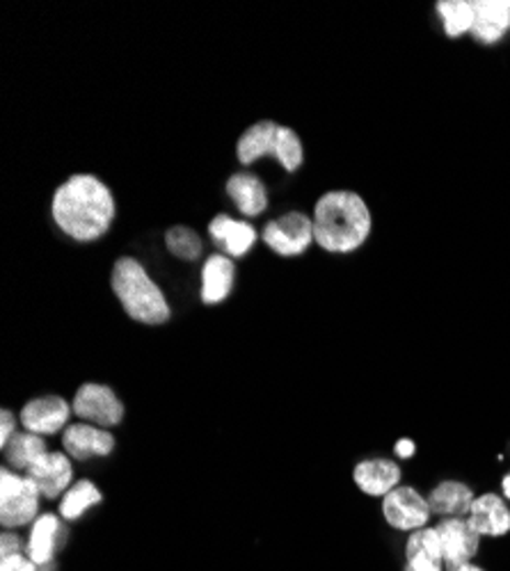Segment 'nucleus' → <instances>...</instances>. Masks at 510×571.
I'll return each instance as SVG.
<instances>
[{
    "label": "nucleus",
    "instance_id": "f257e3e1",
    "mask_svg": "<svg viewBox=\"0 0 510 571\" xmlns=\"http://www.w3.org/2000/svg\"><path fill=\"white\" fill-rule=\"evenodd\" d=\"M51 215L69 238L95 243L108 234L115 220V199L101 179L74 175L55 190Z\"/></svg>",
    "mask_w": 510,
    "mask_h": 571
},
{
    "label": "nucleus",
    "instance_id": "f03ea898",
    "mask_svg": "<svg viewBox=\"0 0 510 571\" xmlns=\"http://www.w3.org/2000/svg\"><path fill=\"white\" fill-rule=\"evenodd\" d=\"M314 238L330 254L357 251L372 236L374 217L362 194L353 190H330L314 206Z\"/></svg>",
    "mask_w": 510,
    "mask_h": 571
},
{
    "label": "nucleus",
    "instance_id": "7ed1b4c3",
    "mask_svg": "<svg viewBox=\"0 0 510 571\" xmlns=\"http://www.w3.org/2000/svg\"><path fill=\"white\" fill-rule=\"evenodd\" d=\"M112 291L129 313V318L143 325H163L169 321V304L145 266L124 256L112 268Z\"/></svg>",
    "mask_w": 510,
    "mask_h": 571
},
{
    "label": "nucleus",
    "instance_id": "20e7f679",
    "mask_svg": "<svg viewBox=\"0 0 510 571\" xmlns=\"http://www.w3.org/2000/svg\"><path fill=\"white\" fill-rule=\"evenodd\" d=\"M241 165H252L264 156H275L287 171H296L304 160V149L298 133L275 122H259L250 126L236 145Z\"/></svg>",
    "mask_w": 510,
    "mask_h": 571
},
{
    "label": "nucleus",
    "instance_id": "39448f33",
    "mask_svg": "<svg viewBox=\"0 0 510 571\" xmlns=\"http://www.w3.org/2000/svg\"><path fill=\"white\" fill-rule=\"evenodd\" d=\"M40 490L27 475L10 469L0 471V524L3 528H21L37 517Z\"/></svg>",
    "mask_w": 510,
    "mask_h": 571
},
{
    "label": "nucleus",
    "instance_id": "423d86ee",
    "mask_svg": "<svg viewBox=\"0 0 510 571\" xmlns=\"http://www.w3.org/2000/svg\"><path fill=\"white\" fill-rule=\"evenodd\" d=\"M264 240L279 256H300L311 247V243H317L314 222L298 211L287 213L266 224Z\"/></svg>",
    "mask_w": 510,
    "mask_h": 571
},
{
    "label": "nucleus",
    "instance_id": "0eeeda50",
    "mask_svg": "<svg viewBox=\"0 0 510 571\" xmlns=\"http://www.w3.org/2000/svg\"><path fill=\"white\" fill-rule=\"evenodd\" d=\"M382 514L391 528L414 533L419 528H426L433 512L429 499H423L412 488H401L399 484L382 499Z\"/></svg>",
    "mask_w": 510,
    "mask_h": 571
},
{
    "label": "nucleus",
    "instance_id": "6e6552de",
    "mask_svg": "<svg viewBox=\"0 0 510 571\" xmlns=\"http://www.w3.org/2000/svg\"><path fill=\"white\" fill-rule=\"evenodd\" d=\"M74 412L99 427H115L124 418L120 398L103 384H82L74 398Z\"/></svg>",
    "mask_w": 510,
    "mask_h": 571
},
{
    "label": "nucleus",
    "instance_id": "1a4fd4ad",
    "mask_svg": "<svg viewBox=\"0 0 510 571\" xmlns=\"http://www.w3.org/2000/svg\"><path fill=\"white\" fill-rule=\"evenodd\" d=\"M435 530L440 535L442 556L448 571L472 562L480 545V535L469 526L467 519H442Z\"/></svg>",
    "mask_w": 510,
    "mask_h": 571
},
{
    "label": "nucleus",
    "instance_id": "9d476101",
    "mask_svg": "<svg viewBox=\"0 0 510 571\" xmlns=\"http://www.w3.org/2000/svg\"><path fill=\"white\" fill-rule=\"evenodd\" d=\"M69 403L60 395H44L35 398L31 403H25L21 412V423L25 433L33 435H55L60 433L69 421Z\"/></svg>",
    "mask_w": 510,
    "mask_h": 571
},
{
    "label": "nucleus",
    "instance_id": "9b49d317",
    "mask_svg": "<svg viewBox=\"0 0 510 571\" xmlns=\"http://www.w3.org/2000/svg\"><path fill=\"white\" fill-rule=\"evenodd\" d=\"M25 475L37 484L42 496L58 499V496L67 494L69 482L74 478V469L65 452H46L31 469L25 471Z\"/></svg>",
    "mask_w": 510,
    "mask_h": 571
},
{
    "label": "nucleus",
    "instance_id": "f8f14e48",
    "mask_svg": "<svg viewBox=\"0 0 510 571\" xmlns=\"http://www.w3.org/2000/svg\"><path fill=\"white\" fill-rule=\"evenodd\" d=\"M476 23L472 37L480 44H497L510 33V0H474Z\"/></svg>",
    "mask_w": 510,
    "mask_h": 571
},
{
    "label": "nucleus",
    "instance_id": "ddd939ff",
    "mask_svg": "<svg viewBox=\"0 0 510 571\" xmlns=\"http://www.w3.org/2000/svg\"><path fill=\"white\" fill-rule=\"evenodd\" d=\"M65 450L74 460H92V457H106L115 448V437L101 427H92L88 423L69 425L63 437Z\"/></svg>",
    "mask_w": 510,
    "mask_h": 571
},
{
    "label": "nucleus",
    "instance_id": "4468645a",
    "mask_svg": "<svg viewBox=\"0 0 510 571\" xmlns=\"http://www.w3.org/2000/svg\"><path fill=\"white\" fill-rule=\"evenodd\" d=\"M467 522L480 537H501L510 530V510L501 496L484 494L474 499Z\"/></svg>",
    "mask_w": 510,
    "mask_h": 571
},
{
    "label": "nucleus",
    "instance_id": "2eb2a0df",
    "mask_svg": "<svg viewBox=\"0 0 510 571\" xmlns=\"http://www.w3.org/2000/svg\"><path fill=\"white\" fill-rule=\"evenodd\" d=\"M209 234L230 259H241V256H245L254 247V243H257L254 226L247 222H239L230 215L213 217L209 224Z\"/></svg>",
    "mask_w": 510,
    "mask_h": 571
},
{
    "label": "nucleus",
    "instance_id": "dca6fc26",
    "mask_svg": "<svg viewBox=\"0 0 510 571\" xmlns=\"http://www.w3.org/2000/svg\"><path fill=\"white\" fill-rule=\"evenodd\" d=\"M401 467L391 460H364L355 467V484L368 496H387L399 488Z\"/></svg>",
    "mask_w": 510,
    "mask_h": 571
},
{
    "label": "nucleus",
    "instance_id": "f3484780",
    "mask_svg": "<svg viewBox=\"0 0 510 571\" xmlns=\"http://www.w3.org/2000/svg\"><path fill=\"white\" fill-rule=\"evenodd\" d=\"M236 266L224 254H213L207 259L202 270V302L204 304H220L234 289Z\"/></svg>",
    "mask_w": 510,
    "mask_h": 571
},
{
    "label": "nucleus",
    "instance_id": "a211bd4d",
    "mask_svg": "<svg viewBox=\"0 0 510 571\" xmlns=\"http://www.w3.org/2000/svg\"><path fill=\"white\" fill-rule=\"evenodd\" d=\"M474 499L476 496H474L472 488H467L465 482L444 480L429 494V505H431V512L440 514V517L463 519L469 514Z\"/></svg>",
    "mask_w": 510,
    "mask_h": 571
},
{
    "label": "nucleus",
    "instance_id": "6ab92c4d",
    "mask_svg": "<svg viewBox=\"0 0 510 571\" xmlns=\"http://www.w3.org/2000/svg\"><path fill=\"white\" fill-rule=\"evenodd\" d=\"M406 556H408V567L412 571H442L444 556H442L437 530L435 528L414 530L408 539Z\"/></svg>",
    "mask_w": 510,
    "mask_h": 571
},
{
    "label": "nucleus",
    "instance_id": "aec40b11",
    "mask_svg": "<svg viewBox=\"0 0 510 571\" xmlns=\"http://www.w3.org/2000/svg\"><path fill=\"white\" fill-rule=\"evenodd\" d=\"M226 194L232 197V202L247 217L262 215L268 206L266 186L254 175H247V171H241V175H234L226 181Z\"/></svg>",
    "mask_w": 510,
    "mask_h": 571
},
{
    "label": "nucleus",
    "instance_id": "412c9836",
    "mask_svg": "<svg viewBox=\"0 0 510 571\" xmlns=\"http://www.w3.org/2000/svg\"><path fill=\"white\" fill-rule=\"evenodd\" d=\"M60 535H63L60 519L53 517V514H42V517L35 519L31 539H27V558H31L37 567L51 564Z\"/></svg>",
    "mask_w": 510,
    "mask_h": 571
},
{
    "label": "nucleus",
    "instance_id": "4be33fe9",
    "mask_svg": "<svg viewBox=\"0 0 510 571\" xmlns=\"http://www.w3.org/2000/svg\"><path fill=\"white\" fill-rule=\"evenodd\" d=\"M444 35L451 40H458L467 33H472V27L476 23V5L474 0H440L435 5Z\"/></svg>",
    "mask_w": 510,
    "mask_h": 571
},
{
    "label": "nucleus",
    "instance_id": "5701e85b",
    "mask_svg": "<svg viewBox=\"0 0 510 571\" xmlns=\"http://www.w3.org/2000/svg\"><path fill=\"white\" fill-rule=\"evenodd\" d=\"M46 452H48L46 444L40 435L23 433V435H14L12 441L5 446V460L10 467L27 471Z\"/></svg>",
    "mask_w": 510,
    "mask_h": 571
},
{
    "label": "nucleus",
    "instance_id": "b1692460",
    "mask_svg": "<svg viewBox=\"0 0 510 571\" xmlns=\"http://www.w3.org/2000/svg\"><path fill=\"white\" fill-rule=\"evenodd\" d=\"M101 503V492L95 488L90 480H80L74 488L67 490L60 503V514L65 519H78L82 512Z\"/></svg>",
    "mask_w": 510,
    "mask_h": 571
},
{
    "label": "nucleus",
    "instance_id": "393cba45",
    "mask_svg": "<svg viewBox=\"0 0 510 571\" xmlns=\"http://www.w3.org/2000/svg\"><path fill=\"white\" fill-rule=\"evenodd\" d=\"M165 245H167L169 251L177 256V259H184V261H197L204 251L202 238L197 236L192 228L181 226V224L173 226L165 234Z\"/></svg>",
    "mask_w": 510,
    "mask_h": 571
},
{
    "label": "nucleus",
    "instance_id": "a878e982",
    "mask_svg": "<svg viewBox=\"0 0 510 571\" xmlns=\"http://www.w3.org/2000/svg\"><path fill=\"white\" fill-rule=\"evenodd\" d=\"M0 571H37V564L31 558H23V553L0 558Z\"/></svg>",
    "mask_w": 510,
    "mask_h": 571
},
{
    "label": "nucleus",
    "instance_id": "bb28decb",
    "mask_svg": "<svg viewBox=\"0 0 510 571\" xmlns=\"http://www.w3.org/2000/svg\"><path fill=\"white\" fill-rule=\"evenodd\" d=\"M14 435H16V418L10 410H3L0 412V446L5 448Z\"/></svg>",
    "mask_w": 510,
    "mask_h": 571
},
{
    "label": "nucleus",
    "instance_id": "cd10ccee",
    "mask_svg": "<svg viewBox=\"0 0 510 571\" xmlns=\"http://www.w3.org/2000/svg\"><path fill=\"white\" fill-rule=\"evenodd\" d=\"M14 553H21V539L16 535L5 533L3 537H0V558L14 556Z\"/></svg>",
    "mask_w": 510,
    "mask_h": 571
},
{
    "label": "nucleus",
    "instance_id": "c85d7f7f",
    "mask_svg": "<svg viewBox=\"0 0 510 571\" xmlns=\"http://www.w3.org/2000/svg\"><path fill=\"white\" fill-rule=\"evenodd\" d=\"M414 450H417V446H414L410 439H401L399 444H396V455L406 457V460H408V457L414 455Z\"/></svg>",
    "mask_w": 510,
    "mask_h": 571
},
{
    "label": "nucleus",
    "instance_id": "c756f323",
    "mask_svg": "<svg viewBox=\"0 0 510 571\" xmlns=\"http://www.w3.org/2000/svg\"><path fill=\"white\" fill-rule=\"evenodd\" d=\"M501 488H503V496H506V499H510V473H506V475H503Z\"/></svg>",
    "mask_w": 510,
    "mask_h": 571
},
{
    "label": "nucleus",
    "instance_id": "7c9ffc66",
    "mask_svg": "<svg viewBox=\"0 0 510 571\" xmlns=\"http://www.w3.org/2000/svg\"><path fill=\"white\" fill-rule=\"evenodd\" d=\"M453 571H484L480 567H476V564H472V562H467V564H461V567H456Z\"/></svg>",
    "mask_w": 510,
    "mask_h": 571
},
{
    "label": "nucleus",
    "instance_id": "2f4dec72",
    "mask_svg": "<svg viewBox=\"0 0 510 571\" xmlns=\"http://www.w3.org/2000/svg\"><path fill=\"white\" fill-rule=\"evenodd\" d=\"M406 571H412V569H410V567H408V569H406Z\"/></svg>",
    "mask_w": 510,
    "mask_h": 571
}]
</instances>
